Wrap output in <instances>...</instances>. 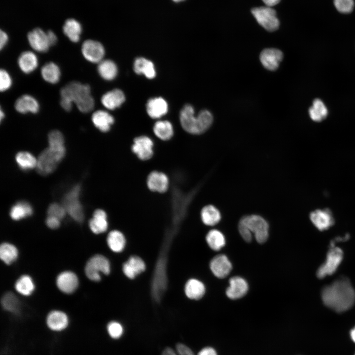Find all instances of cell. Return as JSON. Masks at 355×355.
Returning a JSON list of instances; mask_svg holds the SVG:
<instances>
[{
  "mask_svg": "<svg viewBox=\"0 0 355 355\" xmlns=\"http://www.w3.org/2000/svg\"><path fill=\"white\" fill-rule=\"evenodd\" d=\"M321 299L323 304L340 313L352 308L355 304V289L346 276H340L321 289Z\"/></svg>",
  "mask_w": 355,
  "mask_h": 355,
  "instance_id": "cell-1",
  "label": "cell"
},
{
  "mask_svg": "<svg viewBox=\"0 0 355 355\" xmlns=\"http://www.w3.org/2000/svg\"><path fill=\"white\" fill-rule=\"evenodd\" d=\"M179 121L185 132L192 135H200L205 132L212 125L213 116L211 112L206 109L201 110L195 116L193 107L187 104L180 112Z\"/></svg>",
  "mask_w": 355,
  "mask_h": 355,
  "instance_id": "cell-2",
  "label": "cell"
},
{
  "mask_svg": "<svg viewBox=\"0 0 355 355\" xmlns=\"http://www.w3.org/2000/svg\"><path fill=\"white\" fill-rule=\"evenodd\" d=\"M60 93L61 98L75 103L77 108L82 112H88L94 107V99L91 94V87L88 84L71 81L61 88Z\"/></svg>",
  "mask_w": 355,
  "mask_h": 355,
  "instance_id": "cell-3",
  "label": "cell"
},
{
  "mask_svg": "<svg viewBox=\"0 0 355 355\" xmlns=\"http://www.w3.org/2000/svg\"><path fill=\"white\" fill-rule=\"evenodd\" d=\"M343 257L344 252L341 248L336 246L329 247L325 261L317 271V277L321 279L334 274L341 264Z\"/></svg>",
  "mask_w": 355,
  "mask_h": 355,
  "instance_id": "cell-4",
  "label": "cell"
},
{
  "mask_svg": "<svg viewBox=\"0 0 355 355\" xmlns=\"http://www.w3.org/2000/svg\"><path fill=\"white\" fill-rule=\"evenodd\" d=\"M111 270L109 260L102 254H96L91 257L87 261L85 273L87 278L91 281L99 282L101 280V273L107 275Z\"/></svg>",
  "mask_w": 355,
  "mask_h": 355,
  "instance_id": "cell-5",
  "label": "cell"
},
{
  "mask_svg": "<svg viewBox=\"0 0 355 355\" xmlns=\"http://www.w3.org/2000/svg\"><path fill=\"white\" fill-rule=\"evenodd\" d=\"M80 190L79 185L74 186L65 195L63 201V206L67 213L78 222H82L84 217L83 208L79 200Z\"/></svg>",
  "mask_w": 355,
  "mask_h": 355,
  "instance_id": "cell-6",
  "label": "cell"
},
{
  "mask_svg": "<svg viewBox=\"0 0 355 355\" xmlns=\"http://www.w3.org/2000/svg\"><path fill=\"white\" fill-rule=\"evenodd\" d=\"M254 234L256 241L259 244L265 243L269 236V225L262 216L252 214L246 215L240 220Z\"/></svg>",
  "mask_w": 355,
  "mask_h": 355,
  "instance_id": "cell-7",
  "label": "cell"
},
{
  "mask_svg": "<svg viewBox=\"0 0 355 355\" xmlns=\"http://www.w3.org/2000/svg\"><path fill=\"white\" fill-rule=\"evenodd\" d=\"M251 12L257 23L267 31L273 32L279 28L280 21L276 11L272 7L267 6L254 7Z\"/></svg>",
  "mask_w": 355,
  "mask_h": 355,
  "instance_id": "cell-8",
  "label": "cell"
},
{
  "mask_svg": "<svg viewBox=\"0 0 355 355\" xmlns=\"http://www.w3.org/2000/svg\"><path fill=\"white\" fill-rule=\"evenodd\" d=\"M154 143L149 137L142 135L135 137L131 145L132 153L142 161L150 160L154 154Z\"/></svg>",
  "mask_w": 355,
  "mask_h": 355,
  "instance_id": "cell-9",
  "label": "cell"
},
{
  "mask_svg": "<svg viewBox=\"0 0 355 355\" xmlns=\"http://www.w3.org/2000/svg\"><path fill=\"white\" fill-rule=\"evenodd\" d=\"M146 187L152 192L165 193L170 187V179L163 172L153 170L147 176Z\"/></svg>",
  "mask_w": 355,
  "mask_h": 355,
  "instance_id": "cell-10",
  "label": "cell"
},
{
  "mask_svg": "<svg viewBox=\"0 0 355 355\" xmlns=\"http://www.w3.org/2000/svg\"><path fill=\"white\" fill-rule=\"evenodd\" d=\"M81 52L84 57L92 63H99L105 55L104 47L100 42L93 40L86 39L82 44Z\"/></svg>",
  "mask_w": 355,
  "mask_h": 355,
  "instance_id": "cell-11",
  "label": "cell"
},
{
  "mask_svg": "<svg viewBox=\"0 0 355 355\" xmlns=\"http://www.w3.org/2000/svg\"><path fill=\"white\" fill-rule=\"evenodd\" d=\"M60 161L49 148L44 150L37 160V172L42 175H46L53 172Z\"/></svg>",
  "mask_w": 355,
  "mask_h": 355,
  "instance_id": "cell-12",
  "label": "cell"
},
{
  "mask_svg": "<svg viewBox=\"0 0 355 355\" xmlns=\"http://www.w3.org/2000/svg\"><path fill=\"white\" fill-rule=\"evenodd\" d=\"M310 218L313 225L320 231L327 230L335 223L332 213L327 208L312 212L310 214Z\"/></svg>",
  "mask_w": 355,
  "mask_h": 355,
  "instance_id": "cell-13",
  "label": "cell"
},
{
  "mask_svg": "<svg viewBox=\"0 0 355 355\" xmlns=\"http://www.w3.org/2000/svg\"><path fill=\"white\" fill-rule=\"evenodd\" d=\"M27 38L30 46L36 51L46 52L50 46L47 32L39 28H35L29 32Z\"/></svg>",
  "mask_w": 355,
  "mask_h": 355,
  "instance_id": "cell-14",
  "label": "cell"
},
{
  "mask_svg": "<svg viewBox=\"0 0 355 355\" xmlns=\"http://www.w3.org/2000/svg\"><path fill=\"white\" fill-rule=\"evenodd\" d=\"M146 269L143 260L138 255H132L123 263L122 272L129 279H134Z\"/></svg>",
  "mask_w": 355,
  "mask_h": 355,
  "instance_id": "cell-15",
  "label": "cell"
},
{
  "mask_svg": "<svg viewBox=\"0 0 355 355\" xmlns=\"http://www.w3.org/2000/svg\"><path fill=\"white\" fill-rule=\"evenodd\" d=\"M210 268L216 277L223 279L229 274L232 270V265L226 255L219 254L211 260Z\"/></svg>",
  "mask_w": 355,
  "mask_h": 355,
  "instance_id": "cell-16",
  "label": "cell"
},
{
  "mask_svg": "<svg viewBox=\"0 0 355 355\" xmlns=\"http://www.w3.org/2000/svg\"><path fill=\"white\" fill-rule=\"evenodd\" d=\"M283 58L282 52L276 48H266L260 54V61L264 68L270 71L276 70Z\"/></svg>",
  "mask_w": 355,
  "mask_h": 355,
  "instance_id": "cell-17",
  "label": "cell"
},
{
  "mask_svg": "<svg viewBox=\"0 0 355 355\" xmlns=\"http://www.w3.org/2000/svg\"><path fill=\"white\" fill-rule=\"evenodd\" d=\"M229 286L226 290L227 296L233 300L244 296L248 290L247 282L243 278L235 276L229 280Z\"/></svg>",
  "mask_w": 355,
  "mask_h": 355,
  "instance_id": "cell-18",
  "label": "cell"
},
{
  "mask_svg": "<svg viewBox=\"0 0 355 355\" xmlns=\"http://www.w3.org/2000/svg\"><path fill=\"white\" fill-rule=\"evenodd\" d=\"M56 284L61 291L70 294L74 292L77 288L78 279L77 276L72 272L64 271L57 276Z\"/></svg>",
  "mask_w": 355,
  "mask_h": 355,
  "instance_id": "cell-19",
  "label": "cell"
},
{
  "mask_svg": "<svg viewBox=\"0 0 355 355\" xmlns=\"http://www.w3.org/2000/svg\"><path fill=\"white\" fill-rule=\"evenodd\" d=\"M14 107L21 113L30 112L37 113L39 109V105L36 99L29 94L22 95L18 98L14 103Z\"/></svg>",
  "mask_w": 355,
  "mask_h": 355,
  "instance_id": "cell-20",
  "label": "cell"
},
{
  "mask_svg": "<svg viewBox=\"0 0 355 355\" xmlns=\"http://www.w3.org/2000/svg\"><path fill=\"white\" fill-rule=\"evenodd\" d=\"M49 148L61 161L64 157L66 149L64 146V138L62 133L57 130L50 132L48 135Z\"/></svg>",
  "mask_w": 355,
  "mask_h": 355,
  "instance_id": "cell-21",
  "label": "cell"
},
{
  "mask_svg": "<svg viewBox=\"0 0 355 355\" xmlns=\"http://www.w3.org/2000/svg\"><path fill=\"white\" fill-rule=\"evenodd\" d=\"M146 108L148 115L153 119L161 117L168 110L167 102L161 97L150 99L147 102Z\"/></svg>",
  "mask_w": 355,
  "mask_h": 355,
  "instance_id": "cell-22",
  "label": "cell"
},
{
  "mask_svg": "<svg viewBox=\"0 0 355 355\" xmlns=\"http://www.w3.org/2000/svg\"><path fill=\"white\" fill-rule=\"evenodd\" d=\"M101 103L108 109H114L120 106L125 101L123 91L114 89L105 93L101 97Z\"/></svg>",
  "mask_w": 355,
  "mask_h": 355,
  "instance_id": "cell-23",
  "label": "cell"
},
{
  "mask_svg": "<svg viewBox=\"0 0 355 355\" xmlns=\"http://www.w3.org/2000/svg\"><path fill=\"white\" fill-rule=\"evenodd\" d=\"M91 120L94 126L102 132L109 131L114 122L113 117L104 110L94 111L92 113Z\"/></svg>",
  "mask_w": 355,
  "mask_h": 355,
  "instance_id": "cell-24",
  "label": "cell"
},
{
  "mask_svg": "<svg viewBox=\"0 0 355 355\" xmlns=\"http://www.w3.org/2000/svg\"><path fill=\"white\" fill-rule=\"evenodd\" d=\"M184 292L188 298L197 300L204 296L206 292V287L201 281L191 278L185 284Z\"/></svg>",
  "mask_w": 355,
  "mask_h": 355,
  "instance_id": "cell-25",
  "label": "cell"
},
{
  "mask_svg": "<svg viewBox=\"0 0 355 355\" xmlns=\"http://www.w3.org/2000/svg\"><path fill=\"white\" fill-rule=\"evenodd\" d=\"M46 323L52 330L60 331L65 329L69 323L67 315L64 312L54 310L50 312L47 317Z\"/></svg>",
  "mask_w": 355,
  "mask_h": 355,
  "instance_id": "cell-26",
  "label": "cell"
},
{
  "mask_svg": "<svg viewBox=\"0 0 355 355\" xmlns=\"http://www.w3.org/2000/svg\"><path fill=\"white\" fill-rule=\"evenodd\" d=\"M107 214L102 209H97L93 213V217L89 222L90 228L96 234L103 233L108 228Z\"/></svg>",
  "mask_w": 355,
  "mask_h": 355,
  "instance_id": "cell-27",
  "label": "cell"
},
{
  "mask_svg": "<svg viewBox=\"0 0 355 355\" xmlns=\"http://www.w3.org/2000/svg\"><path fill=\"white\" fill-rule=\"evenodd\" d=\"M17 63L19 68L23 72L29 73L37 67L38 60L33 52L25 51L19 55Z\"/></svg>",
  "mask_w": 355,
  "mask_h": 355,
  "instance_id": "cell-28",
  "label": "cell"
},
{
  "mask_svg": "<svg viewBox=\"0 0 355 355\" xmlns=\"http://www.w3.org/2000/svg\"><path fill=\"white\" fill-rule=\"evenodd\" d=\"M106 242L110 249L114 252L119 253L124 249L126 244V239L121 231L113 230L108 234Z\"/></svg>",
  "mask_w": 355,
  "mask_h": 355,
  "instance_id": "cell-29",
  "label": "cell"
},
{
  "mask_svg": "<svg viewBox=\"0 0 355 355\" xmlns=\"http://www.w3.org/2000/svg\"><path fill=\"white\" fill-rule=\"evenodd\" d=\"M134 70L138 74H143L148 79L156 76V71L153 63L143 57L136 59L134 63Z\"/></svg>",
  "mask_w": 355,
  "mask_h": 355,
  "instance_id": "cell-30",
  "label": "cell"
},
{
  "mask_svg": "<svg viewBox=\"0 0 355 355\" xmlns=\"http://www.w3.org/2000/svg\"><path fill=\"white\" fill-rule=\"evenodd\" d=\"M153 132L159 139L163 141L171 140L174 134L172 123L168 120H159L153 125Z\"/></svg>",
  "mask_w": 355,
  "mask_h": 355,
  "instance_id": "cell-31",
  "label": "cell"
},
{
  "mask_svg": "<svg viewBox=\"0 0 355 355\" xmlns=\"http://www.w3.org/2000/svg\"><path fill=\"white\" fill-rule=\"evenodd\" d=\"M200 215L202 221L207 226L216 225L221 218L219 211L212 205H208L202 208Z\"/></svg>",
  "mask_w": 355,
  "mask_h": 355,
  "instance_id": "cell-32",
  "label": "cell"
},
{
  "mask_svg": "<svg viewBox=\"0 0 355 355\" xmlns=\"http://www.w3.org/2000/svg\"><path fill=\"white\" fill-rule=\"evenodd\" d=\"M97 71L101 77L106 80L114 79L118 72L116 65L109 59L102 60L98 63Z\"/></svg>",
  "mask_w": 355,
  "mask_h": 355,
  "instance_id": "cell-33",
  "label": "cell"
},
{
  "mask_svg": "<svg viewBox=\"0 0 355 355\" xmlns=\"http://www.w3.org/2000/svg\"><path fill=\"white\" fill-rule=\"evenodd\" d=\"M63 30L64 34L71 41L73 42L79 41L82 27L76 20L72 18L67 19L64 23Z\"/></svg>",
  "mask_w": 355,
  "mask_h": 355,
  "instance_id": "cell-34",
  "label": "cell"
},
{
  "mask_svg": "<svg viewBox=\"0 0 355 355\" xmlns=\"http://www.w3.org/2000/svg\"><path fill=\"white\" fill-rule=\"evenodd\" d=\"M42 78L50 83H56L60 79L61 71L59 67L53 62L46 63L40 70Z\"/></svg>",
  "mask_w": 355,
  "mask_h": 355,
  "instance_id": "cell-35",
  "label": "cell"
},
{
  "mask_svg": "<svg viewBox=\"0 0 355 355\" xmlns=\"http://www.w3.org/2000/svg\"><path fill=\"white\" fill-rule=\"evenodd\" d=\"M206 241L209 247L213 250H220L225 245V238L219 230L212 229L206 236Z\"/></svg>",
  "mask_w": 355,
  "mask_h": 355,
  "instance_id": "cell-36",
  "label": "cell"
},
{
  "mask_svg": "<svg viewBox=\"0 0 355 355\" xmlns=\"http://www.w3.org/2000/svg\"><path fill=\"white\" fill-rule=\"evenodd\" d=\"M33 213L31 206L27 202L20 201L14 205L10 211V215L12 219L18 220L30 216Z\"/></svg>",
  "mask_w": 355,
  "mask_h": 355,
  "instance_id": "cell-37",
  "label": "cell"
},
{
  "mask_svg": "<svg viewBox=\"0 0 355 355\" xmlns=\"http://www.w3.org/2000/svg\"><path fill=\"white\" fill-rule=\"evenodd\" d=\"M327 113L326 106L319 99H316L313 101V105L309 110L311 118L316 122H320L325 119Z\"/></svg>",
  "mask_w": 355,
  "mask_h": 355,
  "instance_id": "cell-38",
  "label": "cell"
},
{
  "mask_svg": "<svg viewBox=\"0 0 355 355\" xmlns=\"http://www.w3.org/2000/svg\"><path fill=\"white\" fill-rule=\"evenodd\" d=\"M15 288L21 294L29 296L34 291L35 286L32 278L28 275H24L17 280L15 284Z\"/></svg>",
  "mask_w": 355,
  "mask_h": 355,
  "instance_id": "cell-39",
  "label": "cell"
},
{
  "mask_svg": "<svg viewBox=\"0 0 355 355\" xmlns=\"http://www.w3.org/2000/svg\"><path fill=\"white\" fill-rule=\"evenodd\" d=\"M18 252L17 248L12 244L4 243L0 247V257L6 264L9 265L16 260Z\"/></svg>",
  "mask_w": 355,
  "mask_h": 355,
  "instance_id": "cell-40",
  "label": "cell"
},
{
  "mask_svg": "<svg viewBox=\"0 0 355 355\" xmlns=\"http://www.w3.org/2000/svg\"><path fill=\"white\" fill-rule=\"evenodd\" d=\"M16 161L19 166L23 170L32 169L37 165V160L30 153L22 151L16 156Z\"/></svg>",
  "mask_w": 355,
  "mask_h": 355,
  "instance_id": "cell-41",
  "label": "cell"
},
{
  "mask_svg": "<svg viewBox=\"0 0 355 355\" xmlns=\"http://www.w3.org/2000/svg\"><path fill=\"white\" fill-rule=\"evenodd\" d=\"M1 303L3 309L8 312L17 313L19 310L20 302L12 292L5 293L1 298Z\"/></svg>",
  "mask_w": 355,
  "mask_h": 355,
  "instance_id": "cell-42",
  "label": "cell"
},
{
  "mask_svg": "<svg viewBox=\"0 0 355 355\" xmlns=\"http://www.w3.org/2000/svg\"><path fill=\"white\" fill-rule=\"evenodd\" d=\"M176 351L173 349L166 348L162 352V355H194L192 351L187 346L181 343L176 345Z\"/></svg>",
  "mask_w": 355,
  "mask_h": 355,
  "instance_id": "cell-43",
  "label": "cell"
},
{
  "mask_svg": "<svg viewBox=\"0 0 355 355\" xmlns=\"http://www.w3.org/2000/svg\"><path fill=\"white\" fill-rule=\"evenodd\" d=\"M107 330L109 335L113 339L119 338L124 331L122 324L116 321H112L108 323Z\"/></svg>",
  "mask_w": 355,
  "mask_h": 355,
  "instance_id": "cell-44",
  "label": "cell"
},
{
  "mask_svg": "<svg viewBox=\"0 0 355 355\" xmlns=\"http://www.w3.org/2000/svg\"><path fill=\"white\" fill-rule=\"evenodd\" d=\"M334 4L338 11L348 13L353 10L355 3L354 0H334Z\"/></svg>",
  "mask_w": 355,
  "mask_h": 355,
  "instance_id": "cell-45",
  "label": "cell"
},
{
  "mask_svg": "<svg viewBox=\"0 0 355 355\" xmlns=\"http://www.w3.org/2000/svg\"><path fill=\"white\" fill-rule=\"evenodd\" d=\"M66 211L63 206L57 203L51 204L47 210L48 216L56 217L59 219H62L65 216Z\"/></svg>",
  "mask_w": 355,
  "mask_h": 355,
  "instance_id": "cell-46",
  "label": "cell"
},
{
  "mask_svg": "<svg viewBox=\"0 0 355 355\" xmlns=\"http://www.w3.org/2000/svg\"><path fill=\"white\" fill-rule=\"evenodd\" d=\"M12 79L8 72L4 69L0 70V90L4 91L11 85Z\"/></svg>",
  "mask_w": 355,
  "mask_h": 355,
  "instance_id": "cell-47",
  "label": "cell"
},
{
  "mask_svg": "<svg viewBox=\"0 0 355 355\" xmlns=\"http://www.w3.org/2000/svg\"><path fill=\"white\" fill-rule=\"evenodd\" d=\"M239 233L243 239L247 242H250L252 240V233L249 229L241 221L238 224Z\"/></svg>",
  "mask_w": 355,
  "mask_h": 355,
  "instance_id": "cell-48",
  "label": "cell"
},
{
  "mask_svg": "<svg viewBox=\"0 0 355 355\" xmlns=\"http://www.w3.org/2000/svg\"><path fill=\"white\" fill-rule=\"evenodd\" d=\"M46 224L51 229H57L60 225V219L56 217L48 216L46 219Z\"/></svg>",
  "mask_w": 355,
  "mask_h": 355,
  "instance_id": "cell-49",
  "label": "cell"
},
{
  "mask_svg": "<svg viewBox=\"0 0 355 355\" xmlns=\"http://www.w3.org/2000/svg\"><path fill=\"white\" fill-rule=\"evenodd\" d=\"M60 104L66 111H69L72 108V102L68 99L61 98Z\"/></svg>",
  "mask_w": 355,
  "mask_h": 355,
  "instance_id": "cell-50",
  "label": "cell"
},
{
  "mask_svg": "<svg viewBox=\"0 0 355 355\" xmlns=\"http://www.w3.org/2000/svg\"><path fill=\"white\" fill-rule=\"evenodd\" d=\"M198 355H217L216 351L210 347L202 349L198 354Z\"/></svg>",
  "mask_w": 355,
  "mask_h": 355,
  "instance_id": "cell-51",
  "label": "cell"
},
{
  "mask_svg": "<svg viewBox=\"0 0 355 355\" xmlns=\"http://www.w3.org/2000/svg\"><path fill=\"white\" fill-rule=\"evenodd\" d=\"M8 39V35L3 31L0 30V48L2 49L6 45Z\"/></svg>",
  "mask_w": 355,
  "mask_h": 355,
  "instance_id": "cell-52",
  "label": "cell"
},
{
  "mask_svg": "<svg viewBox=\"0 0 355 355\" xmlns=\"http://www.w3.org/2000/svg\"><path fill=\"white\" fill-rule=\"evenodd\" d=\"M48 38L50 46L54 45L57 41V37L55 34L52 31L47 32Z\"/></svg>",
  "mask_w": 355,
  "mask_h": 355,
  "instance_id": "cell-53",
  "label": "cell"
},
{
  "mask_svg": "<svg viewBox=\"0 0 355 355\" xmlns=\"http://www.w3.org/2000/svg\"><path fill=\"white\" fill-rule=\"evenodd\" d=\"M263 2L265 4L266 6L268 7H272L277 5L280 2L281 0H262Z\"/></svg>",
  "mask_w": 355,
  "mask_h": 355,
  "instance_id": "cell-54",
  "label": "cell"
},
{
  "mask_svg": "<svg viewBox=\"0 0 355 355\" xmlns=\"http://www.w3.org/2000/svg\"><path fill=\"white\" fill-rule=\"evenodd\" d=\"M350 335L352 339L355 343V327L351 330Z\"/></svg>",
  "mask_w": 355,
  "mask_h": 355,
  "instance_id": "cell-55",
  "label": "cell"
},
{
  "mask_svg": "<svg viewBox=\"0 0 355 355\" xmlns=\"http://www.w3.org/2000/svg\"><path fill=\"white\" fill-rule=\"evenodd\" d=\"M4 113L2 111V109L0 108V121L4 118Z\"/></svg>",
  "mask_w": 355,
  "mask_h": 355,
  "instance_id": "cell-56",
  "label": "cell"
},
{
  "mask_svg": "<svg viewBox=\"0 0 355 355\" xmlns=\"http://www.w3.org/2000/svg\"><path fill=\"white\" fill-rule=\"evenodd\" d=\"M173 0L174 1H175V2H180V1H183V0Z\"/></svg>",
  "mask_w": 355,
  "mask_h": 355,
  "instance_id": "cell-57",
  "label": "cell"
}]
</instances>
